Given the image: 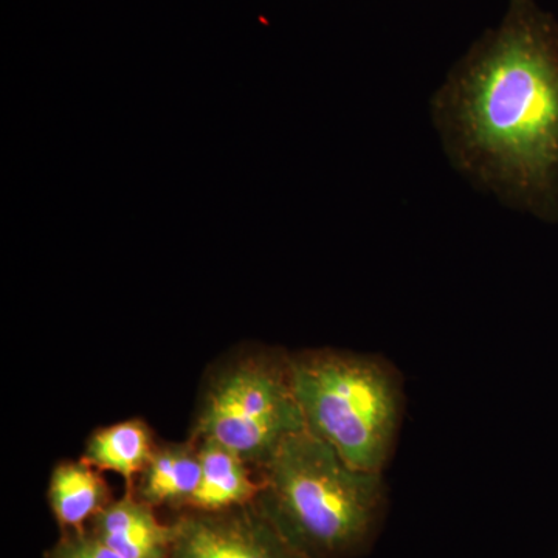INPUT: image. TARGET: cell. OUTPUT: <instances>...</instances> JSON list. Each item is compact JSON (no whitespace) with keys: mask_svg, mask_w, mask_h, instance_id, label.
<instances>
[{"mask_svg":"<svg viewBox=\"0 0 558 558\" xmlns=\"http://www.w3.org/2000/svg\"><path fill=\"white\" fill-rule=\"evenodd\" d=\"M157 446L153 429L143 418H128L92 433L81 458L100 472L119 473L126 483L124 494H132Z\"/></svg>","mask_w":558,"mask_h":558,"instance_id":"cell-10","label":"cell"},{"mask_svg":"<svg viewBox=\"0 0 558 558\" xmlns=\"http://www.w3.org/2000/svg\"><path fill=\"white\" fill-rule=\"evenodd\" d=\"M451 167L506 207L558 223V21L510 0L429 101Z\"/></svg>","mask_w":558,"mask_h":558,"instance_id":"cell-1","label":"cell"},{"mask_svg":"<svg viewBox=\"0 0 558 558\" xmlns=\"http://www.w3.org/2000/svg\"><path fill=\"white\" fill-rule=\"evenodd\" d=\"M255 472L256 508L304 558H359L380 534L384 473L352 468L307 429L289 436Z\"/></svg>","mask_w":558,"mask_h":558,"instance_id":"cell-2","label":"cell"},{"mask_svg":"<svg viewBox=\"0 0 558 558\" xmlns=\"http://www.w3.org/2000/svg\"><path fill=\"white\" fill-rule=\"evenodd\" d=\"M95 537L123 558H171L174 524L161 523L156 509L134 494L113 499L89 523Z\"/></svg>","mask_w":558,"mask_h":558,"instance_id":"cell-6","label":"cell"},{"mask_svg":"<svg viewBox=\"0 0 558 558\" xmlns=\"http://www.w3.org/2000/svg\"><path fill=\"white\" fill-rule=\"evenodd\" d=\"M49 505L61 532H81L113 501L108 481L80 458L62 461L50 476Z\"/></svg>","mask_w":558,"mask_h":558,"instance_id":"cell-9","label":"cell"},{"mask_svg":"<svg viewBox=\"0 0 558 558\" xmlns=\"http://www.w3.org/2000/svg\"><path fill=\"white\" fill-rule=\"evenodd\" d=\"M292 374L307 432L352 468L384 473L405 411L396 366L380 355L318 348L292 352Z\"/></svg>","mask_w":558,"mask_h":558,"instance_id":"cell-3","label":"cell"},{"mask_svg":"<svg viewBox=\"0 0 558 558\" xmlns=\"http://www.w3.org/2000/svg\"><path fill=\"white\" fill-rule=\"evenodd\" d=\"M171 558H304L255 502L220 512H180Z\"/></svg>","mask_w":558,"mask_h":558,"instance_id":"cell-5","label":"cell"},{"mask_svg":"<svg viewBox=\"0 0 558 558\" xmlns=\"http://www.w3.org/2000/svg\"><path fill=\"white\" fill-rule=\"evenodd\" d=\"M49 558H123L89 531L62 532Z\"/></svg>","mask_w":558,"mask_h":558,"instance_id":"cell-11","label":"cell"},{"mask_svg":"<svg viewBox=\"0 0 558 558\" xmlns=\"http://www.w3.org/2000/svg\"><path fill=\"white\" fill-rule=\"evenodd\" d=\"M199 444L190 436L183 442L157 446L132 494L154 509L167 506L183 512L199 486Z\"/></svg>","mask_w":558,"mask_h":558,"instance_id":"cell-8","label":"cell"},{"mask_svg":"<svg viewBox=\"0 0 558 558\" xmlns=\"http://www.w3.org/2000/svg\"><path fill=\"white\" fill-rule=\"evenodd\" d=\"M303 429L292 352L253 344L234 349L208 371L190 436L218 440L256 470Z\"/></svg>","mask_w":558,"mask_h":558,"instance_id":"cell-4","label":"cell"},{"mask_svg":"<svg viewBox=\"0 0 558 558\" xmlns=\"http://www.w3.org/2000/svg\"><path fill=\"white\" fill-rule=\"evenodd\" d=\"M197 444L201 459L199 486L183 512H220L253 505L260 490L255 469L236 451L218 440L197 439Z\"/></svg>","mask_w":558,"mask_h":558,"instance_id":"cell-7","label":"cell"}]
</instances>
